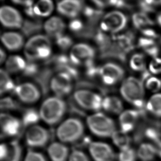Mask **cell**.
<instances>
[{
	"label": "cell",
	"instance_id": "obj_1",
	"mask_svg": "<svg viewBox=\"0 0 161 161\" xmlns=\"http://www.w3.org/2000/svg\"><path fill=\"white\" fill-rule=\"evenodd\" d=\"M145 86L141 80L130 76L125 79L120 86V94L125 100L138 110L146 109L144 101Z\"/></svg>",
	"mask_w": 161,
	"mask_h": 161
},
{
	"label": "cell",
	"instance_id": "obj_2",
	"mask_svg": "<svg viewBox=\"0 0 161 161\" xmlns=\"http://www.w3.org/2000/svg\"><path fill=\"white\" fill-rule=\"evenodd\" d=\"M24 52L30 61L47 58L52 53L50 40L45 35L33 36L25 45Z\"/></svg>",
	"mask_w": 161,
	"mask_h": 161
},
{
	"label": "cell",
	"instance_id": "obj_3",
	"mask_svg": "<svg viewBox=\"0 0 161 161\" xmlns=\"http://www.w3.org/2000/svg\"><path fill=\"white\" fill-rule=\"evenodd\" d=\"M67 106L59 97L46 99L40 109V118L49 125H54L61 120L64 115Z\"/></svg>",
	"mask_w": 161,
	"mask_h": 161
},
{
	"label": "cell",
	"instance_id": "obj_4",
	"mask_svg": "<svg viewBox=\"0 0 161 161\" xmlns=\"http://www.w3.org/2000/svg\"><path fill=\"white\" fill-rule=\"evenodd\" d=\"M87 124L92 133L99 137H110L116 131L113 120L103 113L90 115L87 118Z\"/></svg>",
	"mask_w": 161,
	"mask_h": 161
},
{
	"label": "cell",
	"instance_id": "obj_5",
	"mask_svg": "<svg viewBox=\"0 0 161 161\" xmlns=\"http://www.w3.org/2000/svg\"><path fill=\"white\" fill-rule=\"evenodd\" d=\"M84 129L83 123L80 120L69 118L58 126L57 130V136L63 142H75L83 136Z\"/></svg>",
	"mask_w": 161,
	"mask_h": 161
},
{
	"label": "cell",
	"instance_id": "obj_6",
	"mask_svg": "<svg viewBox=\"0 0 161 161\" xmlns=\"http://www.w3.org/2000/svg\"><path fill=\"white\" fill-rule=\"evenodd\" d=\"M127 21V17L124 13L120 11H112L103 17L100 28L103 31L117 33L125 28Z\"/></svg>",
	"mask_w": 161,
	"mask_h": 161
},
{
	"label": "cell",
	"instance_id": "obj_7",
	"mask_svg": "<svg viewBox=\"0 0 161 161\" xmlns=\"http://www.w3.org/2000/svg\"><path fill=\"white\" fill-rule=\"evenodd\" d=\"M73 97L76 103L85 109L98 111L103 108V98L94 92L79 90L75 92Z\"/></svg>",
	"mask_w": 161,
	"mask_h": 161
},
{
	"label": "cell",
	"instance_id": "obj_8",
	"mask_svg": "<svg viewBox=\"0 0 161 161\" xmlns=\"http://www.w3.org/2000/svg\"><path fill=\"white\" fill-rule=\"evenodd\" d=\"M95 56V51L92 46L86 44H78L71 49L70 60L75 65L88 66L92 63Z\"/></svg>",
	"mask_w": 161,
	"mask_h": 161
},
{
	"label": "cell",
	"instance_id": "obj_9",
	"mask_svg": "<svg viewBox=\"0 0 161 161\" xmlns=\"http://www.w3.org/2000/svg\"><path fill=\"white\" fill-rule=\"evenodd\" d=\"M98 74L106 85H113L122 80L124 70L115 63H107L99 68Z\"/></svg>",
	"mask_w": 161,
	"mask_h": 161
},
{
	"label": "cell",
	"instance_id": "obj_10",
	"mask_svg": "<svg viewBox=\"0 0 161 161\" xmlns=\"http://www.w3.org/2000/svg\"><path fill=\"white\" fill-rule=\"evenodd\" d=\"M50 133L46 129L39 125L31 126L26 132V144L31 147H41L47 144Z\"/></svg>",
	"mask_w": 161,
	"mask_h": 161
},
{
	"label": "cell",
	"instance_id": "obj_11",
	"mask_svg": "<svg viewBox=\"0 0 161 161\" xmlns=\"http://www.w3.org/2000/svg\"><path fill=\"white\" fill-rule=\"evenodd\" d=\"M50 86L58 97L67 95L72 90V76L65 72H60L51 79Z\"/></svg>",
	"mask_w": 161,
	"mask_h": 161
},
{
	"label": "cell",
	"instance_id": "obj_12",
	"mask_svg": "<svg viewBox=\"0 0 161 161\" xmlns=\"http://www.w3.org/2000/svg\"><path fill=\"white\" fill-rule=\"evenodd\" d=\"M0 20L3 26L9 28H21L24 22L19 12L8 6L0 9Z\"/></svg>",
	"mask_w": 161,
	"mask_h": 161
},
{
	"label": "cell",
	"instance_id": "obj_13",
	"mask_svg": "<svg viewBox=\"0 0 161 161\" xmlns=\"http://www.w3.org/2000/svg\"><path fill=\"white\" fill-rule=\"evenodd\" d=\"M145 116V112L140 110L129 109L122 112L119 116L120 130L125 133H128L136 128L137 123L140 117Z\"/></svg>",
	"mask_w": 161,
	"mask_h": 161
},
{
	"label": "cell",
	"instance_id": "obj_14",
	"mask_svg": "<svg viewBox=\"0 0 161 161\" xmlns=\"http://www.w3.org/2000/svg\"><path fill=\"white\" fill-rule=\"evenodd\" d=\"M89 151L95 161H114L115 153L108 144L93 142L89 144Z\"/></svg>",
	"mask_w": 161,
	"mask_h": 161
},
{
	"label": "cell",
	"instance_id": "obj_15",
	"mask_svg": "<svg viewBox=\"0 0 161 161\" xmlns=\"http://www.w3.org/2000/svg\"><path fill=\"white\" fill-rule=\"evenodd\" d=\"M14 92L20 100L27 103L36 102L40 96L39 89L35 85L31 83H23L18 85Z\"/></svg>",
	"mask_w": 161,
	"mask_h": 161
},
{
	"label": "cell",
	"instance_id": "obj_16",
	"mask_svg": "<svg viewBox=\"0 0 161 161\" xmlns=\"http://www.w3.org/2000/svg\"><path fill=\"white\" fill-rule=\"evenodd\" d=\"M0 123L2 134L7 136H17L23 126L22 122L19 120L6 113L1 114Z\"/></svg>",
	"mask_w": 161,
	"mask_h": 161
},
{
	"label": "cell",
	"instance_id": "obj_17",
	"mask_svg": "<svg viewBox=\"0 0 161 161\" xmlns=\"http://www.w3.org/2000/svg\"><path fill=\"white\" fill-rule=\"evenodd\" d=\"M1 161H20L22 148L17 141L1 145Z\"/></svg>",
	"mask_w": 161,
	"mask_h": 161
},
{
	"label": "cell",
	"instance_id": "obj_18",
	"mask_svg": "<svg viewBox=\"0 0 161 161\" xmlns=\"http://www.w3.org/2000/svg\"><path fill=\"white\" fill-rule=\"evenodd\" d=\"M83 8V2L76 0H64L58 2L57 10L61 14L70 18L78 15Z\"/></svg>",
	"mask_w": 161,
	"mask_h": 161
},
{
	"label": "cell",
	"instance_id": "obj_19",
	"mask_svg": "<svg viewBox=\"0 0 161 161\" xmlns=\"http://www.w3.org/2000/svg\"><path fill=\"white\" fill-rule=\"evenodd\" d=\"M44 28L48 36L54 37L56 39L61 35H63L65 24L60 18L53 17L45 23Z\"/></svg>",
	"mask_w": 161,
	"mask_h": 161
},
{
	"label": "cell",
	"instance_id": "obj_20",
	"mask_svg": "<svg viewBox=\"0 0 161 161\" xmlns=\"http://www.w3.org/2000/svg\"><path fill=\"white\" fill-rule=\"evenodd\" d=\"M1 41L4 46L11 51H16L22 47L24 44V39L19 33L7 32L1 35Z\"/></svg>",
	"mask_w": 161,
	"mask_h": 161
},
{
	"label": "cell",
	"instance_id": "obj_21",
	"mask_svg": "<svg viewBox=\"0 0 161 161\" xmlns=\"http://www.w3.org/2000/svg\"><path fill=\"white\" fill-rule=\"evenodd\" d=\"M47 153L52 161H66L69 150L67 146L59 142H53L47 149Z\"/></svg>",
	"mask_w": 161,
	"mask_h": 161
},
{
	"label": "cell",
	"instance_id": "obj_22",
	"mask_svg": "<svg viewBox=\"0 0 161 161\" xmlns=\"http://www.w3.org/2000/svg\"><path fill=\"white\" fill-rule=\"evenodd\" d=\"M137 45L153 58L158 57L159 53V48L155 39L146 37H142L138 40Z\"/></svg>",
	"mask_w": 161,
	"mask_h": 161
},
{
	"label": "cell",
	"instance_id": "obj_23",
	"mask_svg": "<svg viewBox=\"0 0 161 161\" xmlns=\"http://www.w3.org/2000/svg\"><path fill=\"white\" fill-rule=\"evenodd\" d=\"M27 63L24 59L19 56H12L7 59L6 62L7 72L11 73H15L24 71Z\"/></svg>",
	"mask_w": 161,
	"mask_h": 161
},
{
	"label": "cell",
	"instance_id": "obj_24",
	"mask_svg": "<svg viewBox=\"0 0 161 161\" xmlns=\"http://www.w3.org/2000/svg\"><path fill=\"white\" fill-rule=\"evenodd\" d=\"M103 108L105 111L114 114H121L123 112L122 101L115 96H108L103 99Z\"/></svg>",
	"mask_w": 161,
	"mask_h": 161
},
{
	"label": "cell",
	"instance_id": "obj_25",
	"mask_svg": "<svg viewBox=\"0 0 161 161\" xmlns=\"http://www.w3.org/2000/svg\"><path fill=\"white\" fill-rule=\"evenodd\" d=\"M53 10V3L50 0H40L33 6L34 15L40 17H45L50 15Z\"/></svg>",
	"mask_w": 161,
	"mask_h": 161
},
{
	"label": "cell",
	"instance_id": "obj_26",
	"mask_svg": "<svg viewBox=\"0 0 161 161\" xmlns=\"http://www.w3.org/2000/svg\"><path fill=\"white\" fill-rule=\"evenodd\" d=\"M157 155L155 145L150 143H142L137 151V157L142 161H151Z\"/></svg>",
	"mask_w": 161,
	"mask_h": 161
},
{
	"label": "cell",
	"instance_id": "obj_27",
	"mask_svg": "<svg viewBox=\"0 0 161 161\" xmlns=\"http://www.w3.org/2000/svg\"><path fill=\"white\" fill-rule=\"evenodd\" d=\"M132 20L135 28L140 31L151 28L153 24V22L148 17L147 14L142 12L134 13L132 17Z\"/></svg>",
	"mask_w": 161,
	"mask_h": 161
},
{
	"label": "cell",
	"instance_id": "obj_28",
	"mask_svg": "<svg viewBox=\"0 0 161 161\" xmlns=\"http://www.w3.org/2000/svg\"><path fill=\"white\" fill-rule=\"evenodd\" d=\"M113 143L120 150H124L130 147L131 139L128 135V133L121 130L115 131L111 136Z\"/></svg>",
	"mask_w": 161,
	"mask_h": 161
},
{
	"label": "cell",
	"instance_id": "obj_29",
	"mask_svg": "<svg viewBox=\"0 0 161 161\" xmlns=\"http://www.w3.org/2000/svg\"><path fill=\"white\" fill-rule=\"evenodd\" d=\"M146 109L157 117H161V93L156 94L146 103Z\"/></svg>",
	"mask_w": 161,
	"mask_h": 161
},
{
	"label": "cell",
	"instance_id": "obj_30",
	"mask_svg": "<svg viewBox=\"0 0 161 161\" xmlns=\"http://www.w3.org/2000/svg\"><path fill=\"white\" fill-rule=\"evenodd\" d=\"M13 81L9 75L8 73L4 69L0 72V92L2 95L7 92H12L15 89Z\"/></svg>",
	"mask_w": 161,
	"mask_h": 161
},
{
	"label": "cell",
	"instance_id": "obj_31",
	"mask_svg": "<svg viewBox=\"0 0 161 161\" xmlns=\"http://www.w3.org/2000/svg\"><path fill=\"white\" fill-rule=\"evenodd\" d=\"M40 115L35 109L33 108L27 109L24 111L22 117V125L23 127L34 126V124L39 122Z\"/></svg>",
	"mask_w": 161,
	"mask_h": 161
},
{
	"label": "cell",
	"instance_id": "obj_32",
	"mask_svg": "<svg viewBox=\"0 0 161 161\" xmlns=\"http://www.w3.org/2000/svg\"><path fill=\"white\" fill-rule=\"evenodd\" d=\"M131 68L136 72H142L147 69L145 58L142 53H136L131 57L129 62Z\"/></svg>",
	"mask_w": 161,
	"mask_h": 161
},
{
	"label": "cell",
	"instance_id": "obj_33",
	"mask_svg": "<svg viewBox=\"0 0 161 161\" xmlns=\"http://www.w3.org/2000/svg\"><path fill=\"white\" fill-rule=\"evenodd\" d=\"M42 27L39 22H32L30 20H26L23 22L22 25V31L25 35H32L40 30Z\"/></svg>",
	"mask_w": 161,
	"mask_h": 161
},
{
	"label": "cell",
	"instance_id": "obj_34",
	"mask_svg": "<svg viewBox=\"0 0 161 161\" xmlns=\"http://www.w3.org/2000/svg\"><path fill=\"white\" fill-rule=\"evenodd\" d=\"M145 86L147 89L153 92H158L161 89V80L155 76L151 75L144 81Z\"/></svg>",
	"mask_w": 161,
	"mask_h": 161
},
{
	"label": "cell",
	"instance_id": "obj_35",
	"mask_svg": "<svg viewBox=\"0 0 161 161\" xmlns=\"http://www.w3.org/2000/svg\"><path fill=\"white\" fill-rule=\"evenodd\" d=\"M137 153L133 148H130L122 150L118 156L119 161H136Z\"/></svg>",
	"mask_w": 161,
	"mask_h": 161
},
{
	"label": "cell",
	"instance_id": "obj_36",
	"mask_svg": "<svg viewBox=\"0 0 161 161\" xmlns=\"http://www.w3.org/2000/svg\"><path fill=\"white\" fill-rule=\"evenodd\" d=\"M0 106L2 110H14L18 108L19 107L15 101L8 97L1 99Z\"/></svg>",
	"mask_w": 161,
	"mask_h": 161
},
{
	"label": "cell",
	"instance_id": "obj_37",
	"mask_svg": "<svg viewBox=\"0 0 161 161\" xmlns=\"http://www.w3.org/2000/svg\"><path fill=\"white\" fill-rule=\"evenodd\" d=\"M148 70L151 74H158L161 73V58L156 57L153 59L149 64Z\"/></svg>",
	"mask_w": 161,
	"mask_h": 161
},
{
	"label": "cell",
	"instance_id": "obj_38",
	"mask_svg": "<svg viewBox=\"0 0 161 161\" xmlns=\"http://www.w3.org/2000/svg\"><path fill=\"white\" fill-rule=\"evenodd\" d=\"M56 43L60 48L63 50H66L71 46L73 42L69 36L62 35L57 38Z\"/></svg>",
	"mask_w": 161,
	"mask_h": 161
},
{
	"label": "cell",
	"instance_id": "obj_39",
	"mask_svg": "<svg viewBox=\"0 0 161 161\" xmlns=\"http://www.w3.org/2000/svg\"><path fill=\"white\" fill-rule=\"evenodd\" d=\"M69 161H90L87 156L80 150H74L70 154Z\"/></svg>",
	"mask_w": 161,
	"mask_h": 161
},
{
	"label": "cell",
	"instance_id": "obj_40",
	"mask_svg": "<svg viewBox=\"0 0 161 161\" xmlns=\"http://www.w3.org/2000/svg\"><path fill=\"white\" fill-rule=\"evenodd\" d=\"M24 161H47V160L42 153L34 151H29L27 153Z\"/></svg>",
	"mask_w": 161,
	"mask_h": 161
},
{
	"label": "cell",
	"instance_id": "obj_41",
	"mask_svg": "<svg viewBox=\"0 0 161 161\" xmlns=\"http://www.w3.org/2000/svg\"><path fill=\"white\" fill-rule=\"evenodd\" d=\"M37 71V65L31 62H29L26 64V68L24 70V74L27 75H32L36 73Z\"/></svg>",
	"mask_w": 161,
	"mask_h": 161
},
{
	"label": "cell",
	"instance_id": "obj_42",
	"mask_svg": "<svg viewBox=\"0 0 161 161\" xmlns=\"http://www.w3.org/2000/svg\"><path fill=\"white\" fill-rule=\"evenodd\" d=\"M83 24L82 22L79 20H74L70 22L69 28L72 31H79L83 28Z\"/></svg>",
	"mask_w": 161,
	"mask_h": 161
},
{
	"label": "cell",
	"instance_id": "obj_43",
	"mask_svg": "<svg viewBox=\"0 0 161 161\" xmlns=\"http://www.w3.org/2000/svg\"><path fill=\"white\" fill-rule=\"evenodd\" d=\"M12 2H13V3H15V4H19V5H21V6L25 7V8L32 6L34 5V4H33V2H34L33 1H18V0H16V1H13Z\"/></svg>",
	"mask_w": 161,
	"mask_h": 161
},
{
	"label": "cell",
	"instance_id": "obj_44",
	"mask_svg": "<svg viewBox=\"0 0 161 161\" xmlns=\"http://www.w3.org/2000/svg\"><path fill=\"white\" fill-rule=\"evenodd\" d=\"M157 151V155H158L161 157V140L156 143L155 145Z\"/></svg>",
	"mask_w": 161,
	"mask_h": 161
},
{
	"label": "cell",
	"instance_id": "obj_45",
	"mask_svg": "<svg viewBox=\"0 0 161 161\" xmlns=\"http://www.w3.org/2000/svg\"><path fill=\"white\" fill-rule=\"evenodd\" d=\"M0 57H1L0 58L1 63H2L5 61V59H6V54L2 48H1V51H0Z\"/></svg>",
	"mask_w": 161,
	"mask_h": 161
},
{
	"label": "cell",
	"instance_id": "obj_46",
	"mask_svg": "<svg viewBox=\"0 0 161 161\" xmlns=\"http://www.w3.org/2000/svg\"><path fill=\"white\" fill-rule=\"evenodd\" d=\"M157 22L161 26V13H159L157 16Z\"/></svg>",
	"mask_w": 161,
	"mask_h": 161
},
{
	"label": "cell",
	"instance_id": "obj_47",
	"mask_svg": "<svg viewBox=\"0 0 161 161\" xmlns=\"http://www.w3.org/2000/svg\"></svg>",
	"mask_w": 161,
	"mask_h": 161
}]
</instances>
